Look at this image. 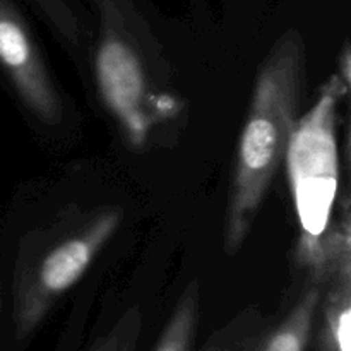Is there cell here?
Segmentation results:
<instances>
[{
	"label": "cell",
	"mask_w": 351,
	"mask_h": 351,
	"mask_svg": "<svg viewBox=\"0 0 351 351\" xmlns=\"http://www.w3.org/2000/svg\"><path fill=\"white\" fill-rule=\"evenodd\" d=\"M305 45L287 31L273 45L254 84L249 113L237 147L232 191L223 226V249L235 256L249 237L264 197L285 163L300 119Z\"/></svg>",
	"instance_id": "obj_1"
},
{
	"label": "cell",
	"mask_w": 351,
	"mask_h": 351,
	"mask_svg": "<svg viewBox=\"0 0 351 351\" xmlns=\"http://www.w3.org/2000/svg\"><path fill=\"white\" fill-rule=\"evenodd\" d=\"M93 3L98 14L93 48L96 86L127 141L141 147L178 113L170 69L132 0Z\"/></svg>",
	"instance_id": "obj_2"
},
{
	"label": "cell",
	"mask_w": 351,
	"mask_h": 351,
	"mask_svg": "<svg viewBox=\"0 0 351 351\" xmlns=\"http://www.w3.org/2000/svg\"><path fill=\"white\" fill-rule=\"evenodd\" d=\"M123 219L120 208L72 211L21 240L12 276L14 339L24 343L81 280Z\"/></svg>",
	"instance_id": "obj_3"
},
{
	"label": "cell",
	"mask_w": 351,
	"mask_h": 351,
	"mask_svg": "<svg viewBox=\"0 0 351 351\" xmlns=\"http://www.w3.org/2000/svg\"><path fill=\"white\" fill-rule=\"evenodd\" d=\"M350 88L331 75L312 108L300 117L288 144L285 165L300 223L298 243L317 240L332 219L339 187L336 112Z\"/></svg>",
	"instance_id": "obj_4"
},
{
	"label": "cell",
	"mask_w": 351,
	"mask_h": 351,
	"mask_svg": "<svg viewBox=\"0 0 351 351\" xmlns=\"http://www.w3.org/2000/svg\"><path fill=\"white\" fill-rule=\"evenodd\" d=\"M0 72L34 117L45 123L60 122V96L36 36L16 0H0Z\"/></svg>",
	"instance_id": "obj_5"
},
{
	"label": "cell",
	"mask_w": 351,
	"mask_h": 351,
	"mask_svg": "<svg viewBox=\"0 0 351 351\" xmlns=\"http://www.w3.org/2000/svg\"><path fill=\"white\" fill-rule=\"evenodd\" d=\"M321 312V290L314 281L298 295L290 311L278 322H269L250 351H307Z\"/></svg>",
	"instance_id": "obj_6"
},
{
	"label": "cell",
	"mask_w": 351,
	"mask_h": 351,
	"mask_svg": "<svg viewBox=\"0 0 351 351\" xmlns=\"http://www.w3.org/2000/svg\"><path fill=\"white\" fill-rule=\"evenodd\" d=\"M199 305H201V293H199L197 281L194 280L178 298L153 351H194L199 324Z\"/></svg>",
	"instance_id": "obj_7"
},
{
	"label": "cell",
	"mask_w": 351,
	"mask_h": 351,
	"mask_svg": "<svg viewBox=\"0 0 351 351\" xmlns=\"http://www.w3.org/2000/svg\"><path fill=\"white\" fill-rule=\"evenodd\" d=\"M269 322L271 319L257 307L243 308L232 321L213 332L199 351H250Z\"/></svg>",
	"instance_id": "obj_8"
},
{
	"label": "cell",
	"mask_w": 351,
	"mask_h": 351,
	"mask_svg": "<svg viewBox=\"0 0 351 351\" xmlns=\"http://www.w3.org/2000/svg\"><path fill=\"white\" fill-rule=\"evenodd\" d=\"M72 51L84 47L86 29L74 0H26Z\"/></svg>",
	"instance_id": "obj_9"
},
{
	"label": "cell",
	"mask_w": 351,
	"mask_h": 351,
	"mask_svg": "<svg viewBox=\"0 0 351 351\" xmlns=\"http://www.w3.org/2000/svg\"><path fill=\"white\" fill-rule=\"evenodd\" d=\"M143 331V312L139 305L127 308L119 321L101 332L88 351H136Z\"/></svg>",
	"instance_id": "obj_10"
},
{
	"label": "cell",
	"mask_w": 351,
	"mask_h": 351,
	"mask_svg": "<svg viewBox=\"0 0 351 351\" xmlns=\"http://www.w3.org/2000/svg\"><path fill=\"white\" fill-rule=\"evenodd\" d=\"M312 351H338L336 348L335 341H332L331 338V332H329V329L326 328V324L322 322H317L315 324V331H314V338H312Z\"/></svg>",
	"instance_id": "obj_11"
},
{
	"label": "cell",
	"mask_w": 351,
	"mask_h": 351,
	"mask_svg": "<svg viewBox=\"0 0 351 351\" xmlns=\"http://www.w3.org/2000/svg\"><path fill=\"white\" fill-rule=\"evenodd\" d=\"M350 69H351V51H350L348 41H346L341 48V53L338 55V72H336V75H338V77L341 79V81L345 82L348 88H350V81H351Z\"/></svg>",
	"instance_id": "obj_12"
},
{
	"label": "cell",
	"mask_w": 351,
	"mask_h": 351,
	"mask_svg": "<svg viewBox=\"0 0 351 351\" xmlns=\"http://www.w3.org/2000/svg\"><path fill=\"white\" fill-rule=\"evenodd\" d=\"M0 308H2V285H0Z\"/></svg>",
	"instance_id": "obj_13"
},
{
	"label": "cell",
	"mask_w": 351,
	"mask_h": 351,
	"mask_svg": "<svg viewBox=\"0 0 351 351\" xmlns=\"http://www.w3.org/2000/svg\"><path fill=\"white\" fill-rule=\"evenodd\" d=\"M58 351H69V350H67V345H65V346H60V350H58Z\"/></svg>",
	"instance_id": "obj_14"
}]
</instances>
